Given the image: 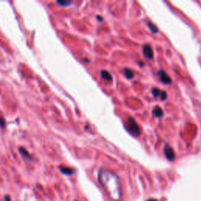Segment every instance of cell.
<instances>
[{
    "label": "cell",
    "mask_w": 201,
    "mask_h": 201,
    "mask_svg": "<svg viewBox=\"0 0 201 201\" xmlns=\"http://www.w3.org/2000/svg\"><path fill=\"white\" fill-rule=\"evenodd\" d=\"M152 92L155 98H160V99H161L162 101H164V100L167 98V93L163 91H161V90L158 89L157 87L153 88V89L152 90Z\"/></svg>",
    "instance_id": "6"
},
{
    "label": "cell",
    "mask_w": 201,
    "mask_h": 201,
    "mask_svg": "<svg viewBox=\"0 0 201 201\" xmlns=\"http://www.w3.org/2000/svg\"><path fill=\"white\" fill-rule=\"evenodd\" d=\"M58 3L60 4L61 6H68L71 3V2H69V1H63V2L58 1Z\"/></svg>",
    "instance_id": "13"
},
{
    "label": "cell",
    "mask_w": 201,
    "mask_h": 201,
    "mask_svg": "<svg viewBox=\"0 0 201 201\" xmlns=\"http://www.w3.org/2000/svg\"><path fill=\"white\" fill-rule=\"evenodd\" d=\"M60 170L63 174H67V175H71L74 174V170L73 169L69 168V167H60Z\"/></svg>",
    "instance_id": "9"
},
{
    "label": "cell",
    "mask_w": 201,
    "mask_h": 201,
    "mask_svg": "<svg viewBox=\"0 0 201 201\" xmlns=\"http://www.w3.org/2000/svg\"><path fill=\"white\" fill-rule=\"evenodd\" d=\"M164 154L166 158H167L168 160L170 161H173L175 158V154H174V149L168 145V144H166L164 147Z\"/></svg>",
    "instance_id": "3"
},
{
    "label": "cell",
    "mask_w": 201,
    "mask_h": 201,
    "mask_svg": "<svg viewBox=\"0 0 201 201\" xmlns=\"http://www.w3.org/2000/svg\"><path fill=\"white\" fill-rule=\"evenodd\" d=\"M148 201H157V200H156V199H149Z\"/></svg>",
    "instance_id": "15"
},
{
    "label": "cell",
    "mask_w": 201,
    "mask_h": 201,
    "mask_svg": "<svg viewBox=\"0 0 201 201\" xmlns=\"http://www.w3.org/2000/svg\"><path fill=\"white\" fill-rule=\"evenodd\" d=\"M148 27L151 30V32L153 33H157L158 32V28L154 24H152L151 21H148Z\"/></svg>",
    "instance_id": "11"
},
{
    "label": "cell",
    "mask_w": 201,
    "mask_h": 201,
    "mask_svg": "<svg viewBox=\"0 0 201 201\" xmlns=\"http://www.w3.org/2000/svg\"><path fill=\"white\" fill-rule=\"evenodd\" d=\"M152 113H153V115H154L156 117L160 118L163 116V109H162L161 108H159V106H156V107L154 108V109H153V111H152Z\"/></svg>",
    "instance_id": "8"
},
{
    "label": "cell",
    "mask_w": 201,
    "mask_h": 201,
    "mask_svg": "<svg viewBox=\"0 0 201 201\" xmlns=\"http://www.w3.org/2000/svg\"><path fill=\"white\" fill-rule=\"evenodd\" d=\"M124 74H125L126 77H127V79H132L133 77H134V73H133V71L129 69H124Z\"/></svg>",
    "instance_id": "10"
},
{
    "label": "cell",
    "mask_w": 201,
    "mask_h": 201,
    "mask_svg": "<svg viewBox=\"0 0 201 201\" xmlns=\"http://www.w3.org/2000/svg\"><path fill=\"white\" fill-rule=\"evenodd\" d=\"M142 52H143V54L145 58L149 59V60H152V58H153V51H152V47H150L149 44H146V45L143 46Z\"/></svg>",
    "instance_id": "5"
},
{
    "label": "cell",
    "mask_w": 201,
    "mask_h": 201,
    "mask_svg": "<svg viewBox=\"0 0 201 201\" xmlns=\"http://www.w3.org/2000/svg\"><path fill=\"white\" fill-rule=\"evenodd\" d=\"M158 76L159 77V80L164 84H170L172 83V80L170 79V76L165 73L163 70H160L158 72Z\"/></svg>",
    "instance_id": "4"
},
{
    "label": "cell",
    "mask_w": 201,
    "mask_h": 201,
    "mask_svg": "<svg viewBox=\"0 0 201 201\" xmlns=\"http://www.w3.org/2000/svg\"><path fill=\"white\" fill-rule=\"evenodd\" d=\"M125 127L129 133H131L132 135L138 137L141 134V130L138 127V123L132 117H129L127 120V123H125Z\"/></svg>",
    "instance_id": "2"
},
{
    "label": "cell",
    "mask_w": 201,
    "mask_h": 201,
    "mask_svg": "<svg viewBox=\"0 0 201 201\" xmlns=\"http://www.w3.org/2000/svg\"><path fill=\"white\" fill-rule=\"evenodd\" d=\"M20 153L22 154V156H24V157H26V158H28V159H31V156H30L29 153L25 150V149H22V148H20Z\"/></svg>",
    "instance_id": "12"
},
{
    "label": "cell",
    "mask_w": 201,
    "mask_h": 201,
    "mask_svg": "<svg viewBox=\"0 0 201 201\" xmlns=\"http://www.w3.org/2000/svg\"><path fill=\"white\" fill-rule=\"evenodd\" d=\"M5 201H11V198L9 195H6L5 196Z\"/></svg>",
    "instance_id": "14"
},
{
    "label": "cell",
    "mask_w": 201,
    "mask_h": 201,
    "mask_svg": "<svg viewBox=\"0 0 201 201\" xmlns=\"http://www.w3.org/2000/svg\"><path fill=\"white\" fill-rule=\"evenodd\" d=\"M98 181L111 200L122 201L120 181L115 173L108 170H101L98 173Z\"/></svg>",
    "instance_id": "1"
},
{
    "label": "cell",
    "mask_w": 201,
    "mask_h": 201,
    "mask_svg": "<svg viewBox=\"0 0 201 201\" xmlns=\"http://www.w3.org/2000/svg\"><path fill=\"white\" fill-rule=\"evenodd\" d=\"M101 76H102V78L103 79V80H106V81L111 82L112 80V75H111L108 71L102 70V72H101Z\"/></svg>",
    "instance_id": "7"
}]
</instances>
